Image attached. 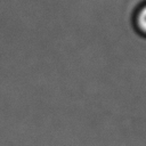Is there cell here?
<instances>
[{
  "mask_svg": "<svg viewBox=\"0 0 146 146\" xmlns=\"http://www.w3.org/2000/svg\"><path fill=\"white\" fill-rule=\"evenodd\" d=\"M137 24H138V27L146 33V6H144L140 11L138 13L137 15Z\"/></svg>",
  "mask_w": 146,
  "mask_h": 146,
  "instance_id": "cell-1",
  "label": "cell"
}]
</instances>
